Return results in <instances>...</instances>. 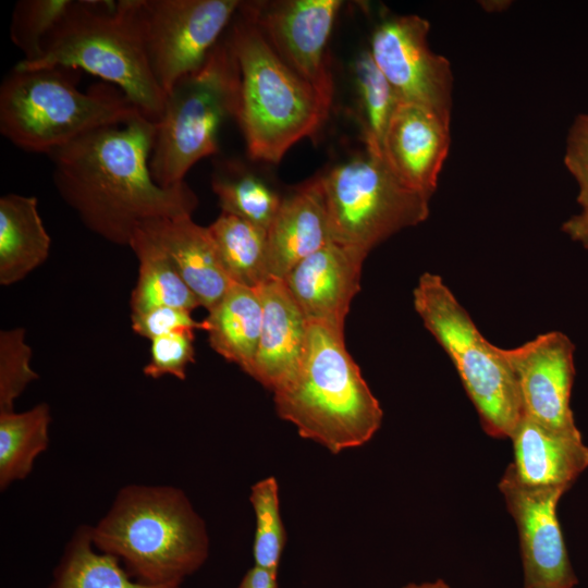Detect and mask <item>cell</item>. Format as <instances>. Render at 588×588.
<instances>
[{
  "mask_svg": "<svg viewBox=\"0 0 588 588\" xmlns=\"http://www.w3.org/2000/svg\"><path fill=\"white\" fill-rule=\"evenodd\" d=\"M211 187L221 212L233 215L268 231L283 197L238 160H221L213 169Z\"/></svg>",
  "mask_w": 588,
  "mask_h": 588,
  "instance_id": "cell-25",
  "label": "cell"
},
{
  "mask_svg": "<svg viewBox=\"0 0 588 588\" xmlns=\"http://www.w3.org/2000/svg\"><path fill=\"white\" fill-rule=\"evenodd\" d=\"M575 345L561 331H549L502 354L519 389L524 416L542 427L581 436L571 409Z\"/></svg>",
  "mask_w": 588,
  "mask_h": 588,
  "instance_id": "cell-14",
  "label": "cell"
},
{
  "mask_svg": "<svg viewBox=\"0 0 588 588\" xmlns=\"http://www.w3.org/2000/svg\"><path fill=\"white\" fill-rule=\"evenodd\" d=\"M50 407L37 404L28 411L0 412V488L25 479L36 458L49 445Z\"/></svg>",
  "mask_w": 588,
  "mask_h": 588,
  "instance_id": "cell-27",
  "label": "cell"
},
{
  "mask_svg": "<svg viewBox=\"0 0 588 588\" xmlns=\"http://www.w3.org/2000/svg\"><path fill=\"white\" fill-rule=\"evenodd\" d=\"M33 352L25 330L14 328L0 332V412L14 411V403L29 383L39 378L32 368Z\"/></svg>",
  "mask_w": 588,
  "mask_h": 588,
  "instance_id": "cell-31",
  "label": "cell"
},
{
  "mask_svg": "<svg viewBox=\"0 0 588 588\" xmlns=\"http://www.w3.org/2000/svg\"><path fill=\"white\" fill-rule=\"evenodd\" d=\"M240 87L238 63L226 36L197 70L170 88L149 161L158 185L169 188L185 182L195 163L218 152L220 127L237 117Z\"/></svg>",
  "mask_w": 588,
  "mask_h": 588,
  "instance_id": "cell-7",
  "label": "cell"
},
{
  "mask_svg": "<svg viewBox=\"0 0 588 588\" xmlns=\"http://www.w3.org/2000/svg\"><path fill=\"white\" fill-rule=\"evenodd\" d=\"M138 228L167 254L207 310L233 284L221 265L208 226L195 223L192 216L154 219Z\"/></svg>",
  "mask_w": 588,
  "mask_h": 588,
  "instance_id": "cell-18",
  "label": "cell"
},
{
  "mask_svg": "<svg viewBox=\"0 0 588 588\" xmlns=\"http://www.w3.org/2000/svg\"><path fill=\"white\" fill-rule=\"evenodd\" d=\"M132 329L150 341L179 330H204L203 321H196L191 311L174 307H157L132 313Z\"/></svg>",
  "mask_w": 588,
  "mask_h": 588,
  "instance_id": "cell-33",
  "label": "cell"
},
{
  "mask_svg": "<svg viewBox=\"0 0 588 588\" xmlns=\"http://www.w3.org/2000/svg\"><path fill=\"white\" fill-rule=\"evenodd\" d=\"M237 588H278L277 573L255 565L246 573Z\"/></svg>",
  "mask_w": 588,
  "mask_h": 588,
  "instance_id": "cell-36",
  "label": "cell"
},
{
  "mask_svg": "<svg viewBox=\"0 0 588 588\" xmlns=\"http://www.w3.org/2000/svg\"><path fill=\"white\" fill-rule=\"evenodd\" d=\"M73 0H20L11 19L10 37L23 52L21 61H32L41 52L47 36L72 9Z\"/></svg>",
  "mask_w": 588,
  "mask_h": 588,
  "instance_id": "cell-30",
  "label": "cell"
},
{
  "mask_svg": "<svg viewBox=\"0 0 588 588\" xmlns=\"http://www.w3.org/2000/svg\"><path fill=\"white\" fill-rule=\"evenodd\" d=\"M49 588H181L133 580L120 561L95 548L89 527H79L69 541Z\"/></svg>",
  "mask_w": 588,
  "mask_h": 588,
  "instance_id": "cell-26",
  "label": "cell"
},
{
  "mask_svg": "<svg viewBox=\"0 0 588 588\" xmlns=\"http://www.w3.org/2000/svg\"><path fill=\"white\" fill-rule=\"evenodd\" d=\"M128 246L139 262L138 278L131 295L132 313L157 307L192 313L200 306L167 254L143 230L134 231Z\"/></svg>",
  "mask_w": 588,
  "mask_h": 588,
  "instance_id": "cell-23",
  "label": "cell"
},
{
  "mask_svg": "<svg viewBox=\"0 0 588 588\" xmlns=\"http://www.w3.org/2000/svg\"><path fill=\"white\" fill-rule=\"evenodd\" d=\"M51 238L35 196L7 194L0 198V284L11 285L48 258Z\"/></svg>",
  "mask_w": 588,
  "mask_h": 588,
  "instance_id": "cell-21",
  "label": "cell"
},
{
  "mask_svg": "<svg viewBox=\"0 0 588 588\" xmlns=\"http://www.w3.org/2000/svg\"><path fill=\"white\" fill-rule=\"evenodd\" d=\"M413 303L425 328L452 360L485 432L510 438L524 412L516 377L502 347L481 334L440 275L422 273Z\"/></svg>",
  "mask_w": 588,
  "mask_h": 588,
  "instance_id": "cell-8",
  "label": "cell"
},
{
  "mask_svg": "<svg viewBox=\"0 0 588 588\" xmlns=\"http://www.w3.org/2000/svg\"><path fill=\"white\" fill-rule=\"evenodd\" d=\"M342 5L341 0L242 1L238 13L331 108L334 84L328 42Z\"/></svg>",
  "mask_w": 588,
  "mask_h": 588,
  "instance_id": "cell-11",
  "label": "cell"
},
{
  "mask_svg": "<svg viewBox=\"0 0 588 588\" xmlns=\"http://www.w3.org/2000/svg\"><path fill=\"white\" fill-rule=\"evenodd\" d=\"M157 125L138 113L88 132L53 150V183L83 224L106 241L130 245L134 231L160 218L192 216L198 205L183 182L164 188L149 161Z\"/></svg>",
  "mask_w": 588,
  "mask_h": 588,
  "instance_id": "cell-1",
  "label": "cell"
},
{
  "mask_svg": "<svg viewBox=\"0 0 588 588\" xmlns=\"http://www.w3.org/2000/svg\"><path fill=\"white\" fill-rule=\"evenodd\" d=\"M279 417L330 452L367 443L383 412L345 346L344 329L309 321L296 373L273 391Z\"/></svg>",
  "mask_w": 588,
  "mask_h": 588,
  "instance_id": "cell-2",
  "label": "cell"
},
{
  "mask_svg": "<svg viewBox=\"0 0 588 588\" xmlns=\"http://www.w3.org/2000/svg\"><path fill=\"white\" fill-rule=\"evenodd\" d=\"M353 74L356 120L364 148L382 156L384 135L400 101L368 49L356 57Z\"/></svg>",
  "mask_w": 588,
  "mask_h": 588,
  "instance_id": "cell-28",
  "label": "cell"
},
{
  "mask_svg": "<svg viewBox=\"0 0 588 588\" xmlns=\"http://www.w3.org/2000/svg\"><path fill=\"white\" fill-rule=\"evenodd\" d=\"M499 489L518 530L523 588H573L577 577L556 512L558 503L567 490L524 486L509 467Z\"/></svg>",
  "mask_w": 588,
  "mask_h": 588,
  "instance_id": "cell-13",
  "label": "cell"
},
{
  "mask_svg": "<svg viewBox=\"0 0 588 588\" xmlns=\"http://www.w3.org/2000/svg\"><path fill=\"white\" fill-rule=\"evenodd\" d=\"M262 305L257 289L233 283L208 310L204 330L213 351L249 375L260 338Z\"/></svg>",
  "mask_w": 588,
  "mask_h": 588,
  "instance_id": "cell-22",
  "label": "cell"
},
{
  "mask_svg": "<svg viewBox=\"0 0 588 588\" xmlns=\"http://www.w3.org/2000/svg\"><path fill=\"white\" fill-rule=\"evenodd\" d=\"M480 5L488 12H501L511 5V1H480Z\"/></svg>",
  "mask_w": 588,
  "mask_h": 588,
  "instance_id": "cell-37",
  "label": "cell"
},
{
  "mask_svg": "<svg viewBox=\"0 0 588 588\" xmlns=\"http://www.w3.org/2000/svg\"><path fill=\"white\" fill-rule=\"evenodd\" d=\"M510 439L514 461L507 467L524 486L568 490L588 467L581 436L556 432L523 416Z\"/></svg>",
  "mask_w": 588,
  "mask_h": 588,
  "instance_id": "cell-20",
  "label": "cell"
},
{
  "mask_svg": "<svg viewBox=\"0 0 588 588\" xmlns=\"http://www.w3.org/2000/svg\"><path fill=\"white\" fill-rule=\"evenodd\" d=\"M331 242L326 200L319 177L283 197L267 231L268 270L283 280L303 259Z\"/></svg>",
  "mask_w": 588,
  "mask_h": 588,
  "instance_id": "cell-19",
  "label": "cell"
},
{
  "mask_svg": "<svg viewBox=\"0 0 588 588\" xmlns=\"http://www.w3.org/2000/svg\"><path fill=\"white\" fill-rule=\"evenodd\" d=\"M403 588H451L443 579L426 581L420 584L411 583Z\"/></svg>",
  "mask_w": 588,
  "mask_h": 588,
  "instance_id": "cell-38",
  "label": "cell"
},
{
  "mask_svg": "<svg viewBox=\"0 0 588 588\" xmlns=\"http://www.w3.org/2000/svg\"><path fill=\"white\" fill-rule=\"evenodd\" d=\"M429 22L416 14H388L375 26V63L400 102L416 103L452 118L453 73L446 58L431 50Z\"/></svg>",
  "mask_w": 588,
  "mask_h": 588,
  "instance_id": "cell-12",
  "label": "cell"
},
{
  "mask_svg": "<svg viewBox=\"0 0 588 588\" xmlns=\"http://www.w3.org/2000/svg\"><path fill=\"white\" fill-rule=\"evenodd\" d=\"M318 177L331 241L365 256L429 216L430 199L399 180L383 156L365 148Z\"/></svg>",
  "mask_w": 588,
  "mask_h": 588,
  "instance_id": "cell-9",
  "label": "cell"
},
{
  "mask_svg": "<svg viewBox=\"0 0 588 588\" xmlns=\"http://www.w3.org/2000/svg\"><path fill=\"white\" fill-rule=\"evenodd\" d=\"M194 331L179 330L151 340L150 358L143 368L144 375L154 379L173 376L184 380L188 365L195 363Z\"/></svg>",
  "mask_w": 588,
  "mask_h": 588,
  "instance_id": "cell-32",
  "label": "cell"
},
{
  "mask_svg": "<svg viewBox=\"0 0 588 588\" xmlns=\"http://www.w3.org/2000/svg\"><path fill=\"white\" fill-rule=\"evenodd\" d=\"M249 501L256 518L253 544L255 565L278 574L285 546L277 479L268 477L250 488Z\"/></svg>",
  "mask_w": 588,
  "mask_h": 588,
  "instance_id": "cell-29",
  "label": "cell"
},
{
  "mask_svg": "<svg viewBox=\"0 0 588 588\" xmlns=\"http://www.w3.org/2000/svg\"><path fill=\"white\" fill-rule=\"evenodd\" d=\"M562 231L588 250V203L563 222Z\"/></svg>",
  "mask_w": 588,
  "mask_h": 588,
  "instance_id": "cell-35",
  "label": "cell"
},
{
  "mask_svg": "<svg viewBox=\"0 0 588 588\" xmlns=\"http://www.w3.org/2000/svg\"><path fill=\"white\" fill-rule=\"evenodd\" d=\"M238 0H138L151 71L163 91L197 70L233 22Z\"/></svg>",
  "mask_w": 588,
  "mask_h": 588,
  "instance_id": "cell-10",
  "label": "cell"
},
{
  "mask_svg": "<svg viewBox=\"0 0 588 588\" xmlns=\"http://www.w3.org/2000/svg\"><path fill=\"white\" fill-rule=\"evenodd\" d=\"M63 68H13L0 87V132L13 145L49 155L102 126L142 113L115 86L81 91Z\"/></svg>",
  "mask_w": 588,
  "mask_h": 588,
  "instance_id": "cell-6",
  "label": "cell"
},
{
  "mask_svg": "<svg viewBox=\"0 0 588 588\" xmlns=\"http://www.w3.org/2000/svg\"><path fill=\"white\" fill-rule=\"evenodd\" d=\"M451 146V119L416 103L399 102L382 156L405 185L431 198Z\"/></svg>",
  "mask_w": 588,
  "mask_h": 588,
  "instance_id": "cell-15",
  "label": "cell"
},
{
  "mask_svg": "<svg viewBox=\"0 0 588 588\" xmlns=\"http://www.w3.org/2000/svg\"><path fill=\"white\" fill-rule=\"evenodd\" d=\"M366 257L331 241L299 261L283 281L309 321L344 329Z\"/></svg>",
  "mask_w": 588,
  "mask_h": 588,
  "instance_id": "cell-16",
  "label": "cell"
},
{
  "mask_svg": "<svg viewBox=\"0 0 588 588\" xmlns=\"http://www.w3.org/2000/svg\"><path fill=\"white\" fill-rule=\"evenodd\" d=\"M208 229L232 283L257 289L271 279L267 230L225 212H221Z\"/></svg>",
  "mask_w": 588,
  "mask_h": 588,
  "instance_id": "cell-24",
  "label": "cell"
},
{
  "mask_svg": "<svg viewBox=\"0 0 588 588\" xmlns=\"http://www.w3.org/2000/svg\"><path fill=\"white\" fill-rule=\"evenodd\" d=\"M138 0H77L47 36L40 54L15 68L82 69L118 87L149 120L161 117L166 93L143 42Z\"/></svg>",
  "mask_w": 588,
  "mask_h": 588,
  "instance_id": "cell-4",
  "label": "cell"
},
{
  "mask_svg": "<svg viewBox=\"0 0 588 588\" xmlns=\"http://www.w3.org/2000/svg\"><path fill=\"white\" fill-rule=\"evenodd\" d=\"M563 162L578 186L579 207L588 203V113L576 115L568 128Z\"/></svg>",
  "mask_w": 588,
  "mask_h": 588,
  "instance_id": "cell-34",
  "label": "cell"
},
{
  "mask_svg": "<svg viewBox=\"0 0 588 588\" xmlns=\"http://www.w3.org/2000/svg\"><path fill=\"white\" fill-rule=\"evenodd\" d=\"M89 531L97 550L115 556L138 581L152 585H181L209 551L204 519L173 486H124Z\"/></svg>",
  "mask_w": 588,
  "mask_h": 588,
  "instance_id": "cell-3",
  "label": "cell"
},
{
  "mask_svg": "<svg viewBox=\"0 0 588 588\" xmlns=\"http://www.w3.org/2000/svg\"><path fill=\"white\" fill-rule=\"evenodd\" d=\"M228 35L241 75L236 120L248 156L278 163L323 124L330 108L238 11Z\"/></svg>",
  "mask_w": 588,
  "mask_h": 588,
  "instance_id": "cell-5",
  "label": "cell"
},
{
  "mask_svg": "<svg viewBox=\"0 0 588 588\" xmlns=\"http://www.w3.org/2000/svg\"><path fill=\"white\" fill-rule=\"evenodd\" d=\"M257 290L262 305V321L249 376L273 392L299 367L307 341L308 319L283 280L269 279Z\"/></svg>",
  "mask_w": 588,
  "mask_h": 588,
  "instance_id": "cell-17",
  "label": "cell"
}]
</instances>
